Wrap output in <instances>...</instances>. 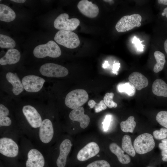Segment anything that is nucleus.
Returning <instances> with one entry per match:
<instances>
[{
    "label": "nucleus",
    "mask_w": 167,
    "mask_h": 167,
    "mask_svg": "<svg viewBox=\"0 0 167 167\" xmlns=\"http://www.w3.org/2000/svg\"><path fill=\"white\" fill-rule=\"evenodd\" d=\"M111 116L110 115H107L104 121L102 122L103 127L105 131H107L109 129L111 121Z\"/></svg>",
    "instance_id": "35"
},
{
    "label": "nucleus",
    "mask_w": 167,
    "mask_h": 167,
    "mask_svg": "<svg viewBox=\"0 0 167 167\" xmlns=\"http://www.w3.org/2000/svg\"><path fill=\"white\" fill-rule=\"evenodd\" d=\"M39 71L43 76L51 77L60 78L66 76L69 72L62 66L54 63H48L40 67Z\"/></svg>",
    "instance_id": "6"
},
{
    "label": "nucleus",
    "mask_w": 167,
    "mask_h": 167,
    "mask_svg": "<svg viewBox=\"0 0 167 167\" xmlns=\"http://www.w3.org/2000/svg\"><path fill=\"white\" fill-rule=\"evenodd\" d=\"M9 114L8 109L2 104L0 105V117L8 116Z\"/></svg>",
    "instance_id": "36"
},
{
    "label": "nucleus",
    "mask_w": 167,
    "mask_h": 167,
    "mask_svg": "<svg viewBox=\"0 0 167 167\" xmlns=\"http://www.w3.org/2000/svg\"><path fill=\"white\" fill-rule=\"evenodd\" d=\"M6 77L7 81L12 86V92L15 96L20 94L24 90V88L19 79L17 75L11 72H8Z\"/></svg>",
    "instance_id": "19"
},
{
    "label": "nucleus",
    "mask_w": 167,
    "mask_h": 167,
    "mask_svg": "<svg viewBox=\"0 0 167 167\" xmlns=\"http://www.w3.org/2000/svg\"><path fill=\"white\" fill-rule=\"evenodd\" d=\"M11 1L15 2L21 3H23L26 1L25 0H11Z\"/></svg>",
    "instance_id": "43"
},
{
    "label": "nucleus",
    "mask_w": 167,
    "mask_h": 167,
    "mask_svg": "<svg viewBox=\"0 0 167 167\" xmlns=\"http://www.w3.org/2000/svg\"><path fill=\"white\" fill-rule=\"evenodd\" d=\"M67 13H62L55 19L54 23V28L60 30L72 31L75 30L80 24V21L76 18L69 19Z\"/></svg>",
    "instance_id": "7"
},
{
    "label": "nucleus",
    "mask_w": 167,
    "mask_h": 167,
    "mask_svg": "<svg viewBox=\"0 0 167 167\" xmlns=\"http://www.w3.org/2000/svg\"><path fill=\"white\" fill-rule=\"evenodd\" d=\"M22 110L31 127L34 129L39 128L42 120L40 114L37 110L33 106L27 105L23 107Z\"/></svg>",
    "instance_id": "10"
},
{
    "label": "nucleus",
    "mask_w": 167,
    "mask_h": 167,
    "mask_svg": "<svg viewBox=\"0 0 167 167\" xmlns=\"http://www.w3.org/2000/svg\"><path fill=\"white\" fill-rule=\"evenodd\" d=\"M122 147L123 150L129 155L132 157L135 156L136 152L132 145L131 138L129 135H125L123 136Z\"/></svg>",
    "instance_id": "23"
},
{
    "label": "nucleus",
    "mask_w": 167,
    "mask_h": 167,
    "mask_svg": "<svg viewBox=\"0 0 167 167\" xmlns=\"http://www.w3.org/2000/svg\"><path fill=\"white\" fill-rule=\"evenodd\" d=\"M114 96V94L113 93L107 92L105 94L104 97L103 101L105 104L109 108H116L118 106L117 104L113 100Z\"/></svg>",
    "instance_id": "29"
},
{
    "label": "nucleus",
    "mask_w": 167,
    "mask_h": 167,
    "mask_svg": "<svg viewBox=\"0 0 167 167\" xmlns=\"http://www.w3.org/2000/svg\"><path fill=\"white\" fill-rule=\"evenodd\" d=\"M161 155L162 156L163 161L167 162V149L162 150L161 152Z\"/></svg>",
    "instance_id": "39"
},
{
    "label": "nucleus",
    "mask_w": 167,
    "mask_h": 167,
    "mask_svg": "<svg viewBox=\"0 0 167 167\" xmlns=\"http://www.w3.org/2000/svg\"><path fill=\"white\" fill-rule=\"evenodd\" d=\"M150 167V166H148V167Z\"/></svg>",
    "instance_id": "46"
},
{
    "label": "nucleus",
    "mask_w": 167,
    "mask_h": 167,
    "mask_svg": "<svg viewBox=\"0 0 167 167\" xmlns=\"http://www.w3.org/2000/svg\"><path fill=\"white\" fill-rule=\"evenodd\" d=\"M45 81L42 78L33 75L25 76L21 80L24 89L30 92L39 91L43 87Z\"/></svg>",
    "instance_id": "9"
},
{
    "label": "nucleus",
    "mask_w": 167,
    "mask_h": 167,
    "mask_svg": "<svg viewBox=\"0 0 167 167\" xmlns=\"http://www.w3.org/2000/svg\"><path fill=\"white\" fill-rule=\"evenodd\" d=\"M120 65L119 63H114L113 64L112 72L113 73L117 74V72L120 67Z\"/></svg>",
    "instance_id": "38"
},
{
    "label": "nucleus",
    "mask_w": 167,
    "mask_h": 167,
    "mask_svg": "<svg viewBox=\"0 0 167 167\" xmlns=\"http://www.w3.org/2000/svg\"><path fill=\"white\" fill-rule=\"evenodd\" d=\"M33 54L35 57L38 58L46 57L57 58L61 55V51L55 42L50 41L45 44L37 46L33 50Z\"/></svg>",
    "instance_id": "1"
},
{
    "label": "nucleus",
    "mask_w": 167,
    "mask_h": 167,
    "mask_svg": "<svg viewBox=\"0 0 167 167\" xmlns=\"http://www.w3.org/2000/svg\"><path fill=\"white\" fill-rule=\"evenodd\" d=\"M156 118L160 125L167 128V111H160L157 113Z\"/></svg>",
    "instance_id": "30"
},
{
    "label": "nucleus",
    "mask_w": 167,
    "mask_h": 167,
    "mask_svg": "<svg viewBox=\"0 0 167 167\" xmlns=\"http://www.w3.org/2000/svg\"><path fill=\"white\" fill-rule=\"evenodd\" d=\"M54 133L53 125L51 120L45 118L42 120L38 128V137L40 141L45 144L49 143L53 138Z\"/></svg>",
    "instance_id": "11"
},
{
    "label": "nucleus",
    "mask_w": 167,
    "mask_h": 167,
    "mask_svg": "<svg viewBox=\"0 0 167 167\" xmlns=\"http://www.w3.org/2000/svg\"><path fill=\"white\" fill-rule=\"evenodd\" d=\"M72 146L71 141L68 139H64L60 143L59 147V153L56 161V165L58 167H65L67 157L69 153Z\"/></svg>",
    "instance_id": "16"
},
{
    "label": "nucleus",
    "mask_w": 167,
    "mask_h": 167,
    "mask_svg": "<svg viewBox=\"0 0 167 167\" xmlns=\"http://www.w3.org/2000/svg\"><path fill=\"white\" fill-rule=\"evenodd\" d=\"M109 66V64L108 63V61H105L104 63L102 64V67L104 69L107 68Z\"/></svg>",
    "instance_id": "41"
},
{
    "label": "nucleus",
    "mask_w": 167,
    "mask_h": 167,
    "mask_svg": "<svg viewBox=\"0 0 167 167\" xmlns=\"http://www.w3.org/2000/svg\"><path fill=\"white\" fill-rule=\"evenodd\" d=\"M141 16L137 14L124 16L118 22L115 28L118 32H124L141 25Z\"/></svg>",
    "instance_id": "5"
},
{
    "label": "nucleus",
    "mask_w": 167,
    "mask_h": 167,
    "mask_svg": "<svg viewBox=\"0 0 167 167\" xmlns=\"http://www.w3.org/2000/svg\"><path fill=\"white\" fill-rule=\"evenodd\" d=\"M164 47L165 51L167 54V39L165 40L164 42Z\"/></svg>",
    "instance_id": "44"
},
{
    "label": "nucleus",
    "mask_w": 167,
    "mask_h": 167,
    "mask_svg": "<svg viewBox=\"0 0 167 167\" xmlns=\"http://www.w3.org/2000/svg\"><path fill=\"white\" fill-rule=\"evenodd\" d=\"M84 109L80 106L74 109L69 114L70 119L73 121L79 122L80 127L83 129L86 128L90 123V119L87 114H85Z\"/></svg>",
    "instance_id": "15"
},
{
    "label": "nucleus",
    "mask_w": 167,
    "mask_h": 167,
    "mask_svg": "<svg viewBox=\"0 0 167 167\" xmlns=\"http://www.w3.org/2000/svg\"><path fill=\"white\" fill-rule=\"evenodd\" d=\"M88 99V94L86 90L82 89H75L67 94L65 103L67 107L74 109L81 106L87 102Z\"/></svg>",
    "instance_id": "3"
},
{
    "label": "nucleus",
    "mask_w": 167,
    "mask_h": 167,
    "mask_svg": "<svg viewBox=\"0 0 167 167\" xmlns=\"http://www.w3.org/2000/svg\"><path fill=\"white\" fill-rule=\"evenodd\" d=\"M104 1H105V2H111L112 1V0H104Z\"/></svg>",
    "instance_id": "45"
},
{
    "label": "nucleus",
    "mask_w": 167,
    "mask_h": 167,
    "mask_svg": "<svg viewBox=\"0 0 167 167\" xmlns=\"http://www.w3.org/2000/svg\"><path fill=\"white\" fill-rule=\"evenodd\" d=\"M154 56L156 62L153 68V71L156 73L161 71L163 69L166 62L164 54L159 51H155L154 53Z\"/></svg>",
    "instance_id": "24"
},
{
    "label": "nucleus",
    "mask_w": 167,
    "mask_h": 167,
    "mask_svg": "<svg viewBox=\"0 0 167 167\" xmlns=\"http://www.w3.org/2000/svg\"><path fill=\"white\" fill-rule=\"evenodd\" d=\"M77 6L82 14L88 18H95L99 12L97 6L87 0H81L78 3Z\"/></svg>",
    "instance_id": "14"
},
{
    "label": "nucleus",
    "mask_w": 167,
    "mask_h": 167,
    "mask_svg": "<svg viewBox=\"0 0 167 167\" xmlns=\"http://www.w3.org/2000/svg\"><path fill=\"white\" fill-rule=\"evenodd\" d=\"M11 118L7 116L0 117V128L3 126H9L11 125Z\"/></svg>",
    "instance_id": "33"
},
{
    "label": "nucleus",
    "mask_w": 167,
    "mask_h": 167,
    "mask_svg": "<svg viewBox=\"0 0 167 167\" xmlns=\"http://www.w3.org/2000/svg\"><path fill=\"white\" fill-rule=\"evenodd\" d=\"M54 40L59 44L69 49L75 48L80 43L78 36L71 31L59 30L56 33Z\"/></svg>",
    "instance_id": "2"
},
{
    "label": "nucleus",
    "mask_w": 167,
    "mask_h": 167,
    "mask_svg": "<svg viewBox=\"0 0 167 167\" xmlns=\"http://www.w3.org/2000/svg\"><path fill=\"white\" fill-rule=\"evenodd\" d=\"M157 1L159 4H162L165 5H167V0H158Z\"/></svg>",
    "instance_id": "40"
},
{
    "label": "nucleus",
    "mask_w": 167,
    "mask_h": 167,
    "mask_svg": "<svg viewBox=\"0 0 167 167\" xmlns=\"http://www.w3.org/2000/svg\"><path fill=\"white\" fill-rule=\"evenodd\" d=\"M16 15L14 11L8 6L2 4H0V20L9 22L15 19Z\"/></svg>",
    "instance_id": "22"
},
{
    "label": "nucleus",
    "mask_w": 167,
    "mask_h": 167,
    "mask_svg": "<svg viewBox=\"0 0 167 167\" xmlns=\"http://www.w3.org/2000/svg\"><path fill=\"white\" fill-rule=\"evenodd\" d=\"M144 41H140L139 39L137 38L136 36H134L133 38L132 43L135 44L138 50L140 51H143V46L145 45L141 44V42Z\"/></svg>",
    "instance_id": "34"
},
{
    "label": "nucleus",
    "mask_w": 167,
    "mask_h": 167,
    "mask_svg": "<svg viewBox=\"0 0 167 167\" xmlns=\"http://www.w3.org/2000/svg\"><path fill=\"white\" fill-rule=\"evenodd\" d=\"M16 45L15 41L10 37L0 34V47L2 48L12 49Z\"/></svg>",
    "instance_id": "27"
},
{
    "label": "nucleus",
    "mask_w": 167,
    "mask_h": 167,
    "mask_svg": "<svg viewBox=\"0 0 167 167\" xmlns=\"http://www.w3.org/2000/svg\"><path fill=\"white\" fill-rule=\"evenodd\" d=\"M117 88L119 92H125L131 96H133L136 92L134 85L129 81L119 84Z\"/></svg>",
    "instance_id": "26"
},
{
    "label": "nucleus",
    "mask_w": 167,
    "mask_h": 167,
    "mask_svg": "<svg viewBox=\"0 0 167 167\" xmlns=\"http://www.w3.org/2000/svg\"><path fill=\"white\" fill-rule=\"evenodd\" d=\"M128 80L134 86L135 89L140 90L147 87L148 84L147 78L141 73L134 72L128 77Z\"/></svg>",
    "instance_id": "17"
},
{
    "label": "nucleus",
    "mask_w": 167,
    "mask_h": 167,
    "mask_svg": "<svg viewBox=\"0 0 167 167\" xmlns=\"http://www.w3.org/2000/svg\"><path fill=\"white\" fill-rule=\"evenodd\" d=\"M153 135L156 139H164L167 137V129L161 128L160 130H155L153 132Z\"/></svg>",
    "instance_id": "31"
},
{
    "label": "nucleus",
    "mask_w": 167,
    "mask_h": 167,
    "mask_svg": "<svg viewBox=\"0 0 167 167\" xmlns=\"http://www.w3.org/2000/svg\"><path fill=\"white\" fill-rule=\"evenodd\" d=\"M19 147L17 143L12 139L7 137L0 139V153L9 157H15L18 154Z\"/></svg>",
    "instance_id": "8"
},
{
    "label": "nucleus",
    "mask_w": 167,
    "mask_h": 167,
    "mask_svg": "<svg viewBox=\"0 0 167 167\" xmlns=\"http://www.w3.org/2000/svg\"><path fill=\"white\" fill-rule=\"evenodd\" d=\"M21 55L19 52L15 49H9L5 55L0 59L2 65H11L17 63L20 60Z\"/></svg>",
    "instance_id": "18"
},
{
    "label": "nucleus",
    "mask_w": 167,
    "mask_h": 167,
    "mask_svg": "<svg viewBox=\"0 0 167 167\" xmlns=\"http://www.w3.org/2000/svg\"><path fill=\"white\" fill-rule=\"evenodd\" d=\"M100 151V148L96 143L91 142L79 151L77 158L80 161H84L96 156Z\"/></svg>",
    "instance_id": "12"
},
{
    "label": "nucleus",
    "mask_w": 167,
    "mask_h": 167,
    "mask_svg": "<svg viewBox=\"0 0 167 167\" xmlns=\"http://www.w3.org/2000/svg\"><path fill=\"white\" fill-rule=\"evenodd\" d=\"M88 105L90 108H94L96 113H99L107 108V106L103 100H101L99 103L97 104L94 100H91L89 101Z\"/></svg>",
    "instance_id": "28"
},
{
    "label": "nucleus",
    "mask_w": 167,
    "mask_h": 167,
    "mask_svg": "<svg viewBox=\"0 0 167 167\" xmlns=\"http://www.w3.org/2000/svg\"><path fill=\"white\" fill-rule=\"evenodd\" d=\"M111 152L116 156L118 161L122 164H129L131 161L130 157L127 154H125L124 151L117 144L111 143L109 146Z\"/></svg>",
    "instance_id": "21"
},
{
    "label": "nucleus",
    "mask_w": 167,
    "mask_h": 167,
    "mask_svg": "<svg viewBox=\"0 0 167 167\" xmlns=\"http://www.w3.org/2000/svg\"><path fill=\"white\" fill-rule=\"evenodd\" d=\"M159 148L162 150L167 149V139H163L161 140V143L158 145Z\"/></svg>",
    "instance_id": "37"
},
{
    "label": "nucleus",
    "mask_w": 167,
    "mask_h": 167,
    "mask_svg": "<svg viewBox=\"0 0 167 167\" xmlns=\"http://www.w3.org/2000/svg\"><path fill=\"white\" fill-rule=\"evenodd\" d=\"M86 167H111L109 164L106 161L97 160L89 164Z\"/></svg>",
    "instance_id": "32"
},
{
    "label": "nucleus",
    "mask_w": 167,
    "mask_h": 167,
    "mask_svg": "<svg viewBox=\"0 0 167 167\" xmlns=\"http://www.w3.org/2000/svg\"><path fill=\"white\" fill-rule=\"evenodd\" d=\"M152 90L155 95L167 98V84L163 80L161 79H156L152 84Z\"/></svg>",
    "instance_id": "20"
},
{
    "label": "nucleus",
    "mask_w": 167,
    "mask_h": 167,
    "mask_svg": "<svg viewBox=\"0 0 167 167\" xmlns=\"http://www.w3.org/2000/svg\"><path fill=\"white\" fill-rule=\"evenodd\" d=\"M133 144L135 152L143 154L152 151L155 147V143L152 135L144 133L135 139Z\"/></svg>",
    "instance_id": "4"
},
{
    "label": "nucleus",
    "mask_w": 167,
    "mask_h": 167,
    "mask_svg": "<svg viewBox=\"0 0 167 167\" xmlns=\"http://www.w3.org/2000/svg\"><path fill=\"white\" fill-rule=\"evenodd\" d=\"M161 15L163 16H165L167 18V7L163 10V12L162 13Z\"/></svg>",
    "instance_id": "42"
},
{
    "label": "nucleus",
    "mask_w": 167,
    "mask_h": 167,
    "mask_svg": "<svg viewBox=\"0 0 167 167\" xmlns=\"http://www.w3.org/2000/svg\"><path fill=\"white\" fill-rule=\"evenodd\" d=\"M134 120V117L130 116L126 120L121 122L120 125L122 131L125 132L133 133L136 125Z\"/></svg>",
    "instance_id": "25"
},
{
    "label": "nucleus",
    "mask_w": 167,
    "mask_h": 167,
    "mask_svg": "<svg viewBox=\"0 0 167 167\" xmlns=\"http://www.w3.org/2000/svg\"><path fill=\"white\" fill-rule=\"evenodd\" d=\"M45 160L42 153L36 148L29 150L27 154L26 167H44Z\"/></svg>",
    "instance_id": "13"
}]
</instances>
